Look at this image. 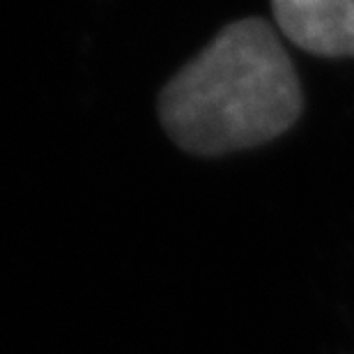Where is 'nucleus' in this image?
I'll use <instances>...</instances> for the list:
<instances>
[{"label":"nucleus","mask_w":354,"mask_h":354,"mask_svg":"<svg viewBox=\"0 0 354 354\" xmlns=\"http://www.w3.org/2000/svg\"><path fill=\"white\" fill-rule=\"evenodd\" d=\"M304 92L279 32L260 17L232 21L159 95V122L189 154L265 145L301 115Z\"/></svg>","instance_id":"1"},{"label":"nucleus","mask_w":354,"mask_h":354,"mask_svg":"<svg viewBox=\"0 0 354 354\" xmlns=\"http://www.w3.org/2000/svg\"><path fill=\"white\" fill-rule=\"evenodd\" d=\"M276 28L301 51L354 58V0H272Z\"/></svg>","instance_id":"2"}]
</instances>
